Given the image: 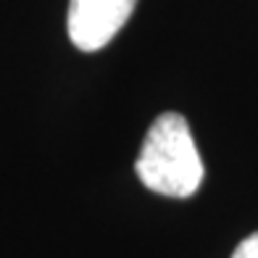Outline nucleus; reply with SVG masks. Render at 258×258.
<instances>
[{
  "mask_svg": "<svg viewBox=\"0 0 258 258\" xmlns=\"http://www.w3.org/2000/svg\"><path fill=\"white\" fill-rule=\"evenodd\" d=\"M135 174L150 192L190 198L203 182V158L182 113H161L150 124L135 161Z\"/></svg>",
  "mask_w": 258,
  "mask_h": 258,
  "instance_id": "1",
  "label": "nucleus"
},
{
  "mask_svg": "<svg viewBox=\"0 0 258 258\" xmlns=\"http://www.w3.org/2000/svg\"><path fill=\"white\" fill-rule=\"evenodd\" d=\"M232 258H258V232H253L250 237H245L237 248H234Z\"/></svg>",
  "mask_w": 258,
  "mask_h": 258,
  "instance_id": "3",
  "label": "nucleus"
},
{
  "mask_svg": "<svg viewBox=\"0 0 258 258\" xmlns=\"http://www.w3.org/2000/svg\"><path fill=\"white\" fill-rule=\"evenodd\" d=\"M137 0H69V40L82 53H98L129 21Z\"/></svg>",
  "mask_w": 258,
  "mask_h": 258,
  "instance_id": "2",
  "label": "nucleus"
}]
</instances>
